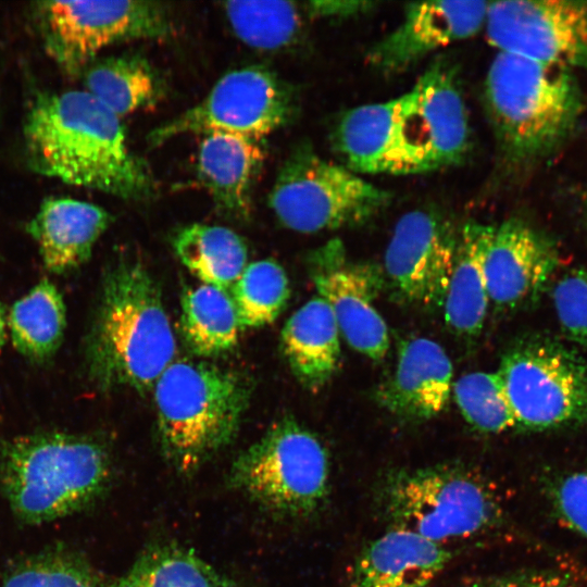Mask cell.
Wrapping results in <instances>:
<instances>
[{
    "label": "cell",
    "instance_id": "obj_16",
    "mask_svg": "<svg viewBox=\"0 0 587 587\" xmlns=\"http://www.w3.org/2000/svg\"><path fill=\"white\" fill-rule=\"evenodd\" d=\"M560 263L554 242L520 218L495 225L484 263L489 301L512 311L534 303Z\"/></svg>",
    "mask_w": 587,
    "mask_h": 587
},
{
    "label": "cell",
    "instance_id": "obj_19",
    "mask_svg": "<svg viewBox=\"0 0 587 587\" xmlns=\"http://www.w3.org/2000/svg\"><path fill=\"white\" fill-rule=\"evenodd\" d=\"M450 558L442 544L395 527L361 551L350 587H430Z\"/></svg>",
    "mask_w": 587,
    "mask_h": 587
},
{
    "label": "cell",
    "instance_id": "obj_31",
    "mask_svg": "<svg viewBox=\"0 0 587 587\" xmlns=\"http://www.w3.org/2000/svg\"><path fill=\"white\" fill-rule=\"evenodd\" d=\"M454 401L475 429L499 434L516 427V421L497 372H471L453 382Z\"/></svg>",
    "mask_w": 587,
    "mask_h": 587
},
{
    "label": "cell",
    "instance_id": "obj_32",
    "mask_svg": "<svg viewBox=\"0 0 587 587\" xmlns=\"http://www.w3.org/2000/svg\"><path fill=\"white\" fill-rule=\"evenodd\" d=\"M2 587H103L96 569L68 550H49L17 565Z\"/></svg>",
    "mask_w": 587,
    "mask_h": 587
},
{
    "label": "cell",
    "instance_id": "obj_14",
    "mask_svg": "<svg viewBox=\"0 0 587 587\" xmlns=\"http://www.w3.org/2000/svg\"><path fill=\"white\" fill-rule=\"evenodd\" d=\"M308 272L330 308L340 335L359 353L383 360L389 334L375 301L385 286L380 265L351 259L339 239H330L308 257Z\"/></svg>",
    "mask_w": 587,
    "mask_h": 587
},
{
    "label": "cell",
    "instance_id": "obj_27",
    "mask_svg": "<svg viewBox=\"0 0 587 587\" xmlns=\"http://www.w3.org/2000/svg\"><path fill=\"white\" fill-rule=\"evenodd\" d=\"M86 91L118 117L154 105L161 84L149 63L138 55L110 57L84 70Z\"/></svg>",
    "mask_w": 587,
    "mask_h": 587
},
{
    "label": "cell",
    "instance_id": "obj_11",
    "mask_svg": "<svg viewBox=\"0 0 587 587\" xmlns=\"http://www.w3.org/2000/svg\"><path fill=\"white\" fill-rule=\"evenodd\" d=\"M297 110L291 87L267 67L249 65L224 74L205 98L157 126L147 140L157 147L180 135L222 133L261 141L291 122Z\"/></svg>",
    "mask_w": 587,
    "mask_h": 587
},
{
    "label": "cell",
    "instance_id": "obj_1",
    "mask_svg": "<svg viewBox=\"0 0 587 587\" xmlns=\"http://www.w3.org/2000/svg\"><path fill=\"white\" fill-rule=\"evenodd\" d=\"M24 133L30 165L42 175L125 200H148L157 191L120 117L86 90L37 97Z\"/></svg>",
    "mask_w": 587,
    "mask_h": 587
},
{
    "label": "cell",
    "instance_id": "obj_15",
    "mask_svg": "<svg viewBox=\"0 0 587 587\" xmlns=\"http://www.w3.org/2000/svg\"><path fill=\"white\" fill-rule=\"evenodd\" d=\"M458 237L452 224L436 212L413 210L403 214L385 251V285L404 303L442 307Z\"/></svg>",
    "mask_w": 587,
    "mask_h": 587
},
{
    "label": "cell",
    "instance_id": "obj_3",
    "mask_svg": "<svg viewBox=\"0 0 587 587\" xmlns=\"http://www.w3.org/2000/svg\"><path fill=\"white\" fill-rule=\"evenodd\" d=\"M332 139L358 174L427 173L453 164L457 112L440 86L420 76L397 98L346 111Z\"/></svg>",
    "mask_w": 587,
    "mask_h": 587
},
{
    "label": "cell",
    "instance_id": "obj_34",
    "mask_svg": "<svg viewBox=\"0 0 587 587\" xmlns=\"http://www.w3.org/2000/svg\"><path fill=\"white\" fill-rule=\"evenodd\" d=\"M548 496L561 521L587 539V470L553 479L549 484Z\"/></svg>",
    "mask_w": 587,
    "mask_h": 587
},
{
    "label": "cell",
    "instance_id": "obj_38",
    "mask_svg": "<svg viewBox=\"0 0 587 587\" xmlns=\"http://www.w3.org/2000/svg\"><path fill=\"white\" fill-rule=\"evenodd\" d=\"M584 216L587 224V197L585 198V201H584Z\"/></svg>",
    "mask_w": 587,
    "mask_h": 587
},
{
    "label": "cell",
    "instance_id": "obj_9",
    "mask_svg": "<svg viewBox=\"0 0 587 587\" xmlns=\"http://www.w3.org/2000/svg\"><path fill=\"white\" fill-rule=\"evenodd\" d=\"M383 504L395 527L439 544L485 530L502 512L487 482L452 465L391 474L383 487Z\"/></svg>",
    "mask_w": 587,
    "mask_h": 587
},
{
    "label": "cell",
    "instance_id": "obj_18",
    "mask_svg": "<svg viewBox=\"0 0 587 587\" xmlns=\"http://www.w3.org/2000/svg\"><path fill=\"white\" fill-rule=\"evenodd\" d=\"M453 366L445 349L426 337L398 346L392 373L375 392L377 403L390 414L410 422L440 414L452 395Z\"/></svg>",
    "mask_w": 587,
    "mask_h": 587
},
{
    "label": "cell",
    "instance_id": "obj_22",
    "mask_svg": "<svg viewBox=\"0 0 587 587\" xmlns=\"http://www.w3.org/2000/svg\"><path fill=\"white\" fill-rule=\"evenodd\" d=\"M340 336L330 308L320 297L307 301L287 320L280 350L302 387L317 391L334 377L341 358Z\"/></svg>",
    "mask_w": 587,
    "mask_h": 587
},
{
    "label": "cell",
    "instance_id": "obj_28",
    "mask_svg": "<svg viewBox=\"0 0 587 587\" xmlns=\"http://www.w3.org/2000/svg\"><path fill=\"white\" fill-rule=\"evenodd\" d=\"M111 587H238L192 550L162 544L149 548Z\"/></svg>",
    "mask_w": 587,
    "mask_h": 587
},
{
    "label": "cell",
    "instance_id": "obj_5",
    "mask_svg": "<svg viewBox=\"0 0 587 587\" xmlns=\"http://www.w3.org/2000/svg\"><path fill=\"white\" fill-rule=\"evenodd\" d=\"M484 104L502 158L539 161L571 137L583 112L573 72L498 52L484 84Z\"/></svg>",
    "mask_w": 587,
    "mask_h": 587
},
{
    "label": "cell",
    "instance_id": "obj_20",
    "mask_svg": "<svg viewBox=\"0 0 587 587\" xmlns=\"http://www.w3.org/2000/svg\"><path fill=\"white\" fill-rule=\"evenodd\" d=\"M112 215L93 203L72 198L46 199L26 226L36 241L45 267L70 273L85 264Z\"/></svg>",
    "mask_w": 587,
    "mask_h": 587
},
{
    "label": "cell",
    "instance_id": "obj_23",
    "mask_svg": "<svg viewBox=\"0 0 587 587\" xmlns=\"http://www.w3.org/2000/svg\"><path fill=\"white\" fill-rule=\"evenodd\" d=\"M494 227L469 221L459 232L454 265L442 308L446 324L461 337L478 336L485 323L490 301L484 263Z\"/></svg>",
    "mask_w": 587,
    "mask_h": 587
},
{
    "label": "cell",
    "instance_id": "obj_8",
    "mask_svg": "<svg viewBox=\"0 0 587 587\" xmlns=\"http://www.w3.org/2000/svg\"><path fill=\"white\" fill-rule=\"evenodd\" d=\"M390 200L387 190L307 145L297 146L286 158L268 197L278 221L304 234L364 224Z\"/></svg>",
    "mask_w": 587,
    "mask_h": 587
},
{
    "label": "cell",
    "instance_id": "obj_30",
    "mask_svg": "<svg viewBox=\"0 0 587 587\" xmlns=\"http://www.w3.org/2000/svg\"><path fill=\"white\" fill-rule=\"evenodd\" d=\"M241 328L274 322L290 297L289 280L277 262L266 259L248 264L230 290Z\"/></svg>",
    "mask_w": 587,
    "mask_h": 587
},
{
    "label": "cell",
    "instance_id": "obj_4",
    "mask_svg": "<svg viewBox=\"0 0 587 587\" xmlns=\"http://www.w3.org/2000/svg\"><path fill=\"white\" fill-rule=\"evenodd\" d=\"M112 461L93 436L40 432L0 448V486L14 514L41 524L93 504L109 486Z\"/></svg>",
    "mask_w": 587,
    "mask_h": 587
},
{
    "label": "cell",
    "instance_id": "obj_25",
    "mask_svg": "<svg viewBox=\"0 0 587 587\" xmlns=\"http://www.w3.org/2000/svg\"><path fill=\"white\" fill-rule=\"evenodd\" d=\"M14 348L25 358L42 362L59 350L66 328L62 294L48 279H41L12 305L7 317Z\"/></svg>",
    "mask_w": 587,
    "mask_h": 587
},
{
    "label": "cell",
    "instance_id": "obj_7",
    "mask_svg": "<svg viewBox=\"0 0 587 587\" xmlns=\"http://www.w3.org/2000/svg\"><path fill=\"white\" fill-rule=\"evenodd\" d=\"M328 476L322 442L294 417L284 416L237 455L228 482L272 512L307 516L326 498Z\"/></svg>",
    "mask_w": 587,
    "mask_h": 587
},
{
    "label": "cell",
    "instance_id": "obj_29",
    "mask_svg": "<svg viewBox=\"0 0 587 587\" xmlns=\"http://www.w3.org/2000/svg\"><path fill=\"white\" fill-rule=\"evenodd\" d=\"M223 11L237 38L262 51L294 45L308 16L303 3L294 1H228L223 3Z\"/></svg>",
    "mask_w": 587,
    "mask_h": 587
},
{
    "label": "cell",
    "instance_id": "obj_6",
    "mask_svg": "<svg viewBox=\"0 0 587 587\" xmlns=\"http://www.w3.org/2000/svg\"><path fill=\"white\" fill-rule=\"evenodd\" d=\"M240 373L174 361L153 386L157 430L166 462L190 475L236 438L251 398Z\"/></svg>",
    "mask_w": 587,
    "mask_h": 587
},
{
    "label": "cell",
    "instance_id": "obj_12",
    "mask_svg": "<svg viewBox=\"0 0 587 587\" xmlns=\"http://www.w3.org/2000/svg\"><path fill=\"white\" fill-rule=\"evenodd\" d=\"M36 11L47 52L71 75L110 45L174 32L168 10L155 1H42Z\"/></svg>",
    "mask_w": 587,
    "mask_h": 587
},
{
    "label": "cell",
    "instance_id": "obj_37",
    "mask_svg": "<svg viewBox=\"0 0 587 587\" xmlns=\"http://www.w3.org/2000/svg\"><path fill=\"white\" fill-rule=\"evenodd\" d=\"M7 315L3 308V304L0 301V351L2 350L5 340H7Z\"/></svg>",
    "mask_w": 587,
    "mask_h": 587
},
{
    "label": "cell",
    "instance_id": "obj_10",
    "mask_svg": "<svg viewBox=\"0 0 587 587\" xmlns=\"http://www.w3.org/2000/svg\"><path fill=\"white\" fill-rule=\"evenodd\" d=\"M497 373L516 427L541 432L587 424V362L563 342L522 339L505 351Z\"/></svg>",
    "mask_w": 587,
    "mask_h": 587
},
{
    "label": "cell",
    "instance_id": "obj_35",
    "mask_svg": "<svg viewBox=\"0 0 587 587\" xmlns=\"http://www.w3.org/2000/svg\"><path fill=\"white\" fill-rule=\"evenodd\" d=\"M471 587H576V584L563 573L532 571L485 579Z\"/></svg>",
    "mask_w": 587,
    "mask_h": 587
},
{
    "label": "cell",
    "instance_id": "obj_2",
    "mask_svg": "<svg viewBox=\"0 0 587 587\" xmlns=\"http://www.w3.org/2000/svg\"><path fill=\"white\" fill-rule=\"evenodd\" d=\"M176 341L161 290L139 259L104 271L87 333L85 365L100 390L146 392L174 362Z\"/></svg>",
    "mask_w": 587,
    "mask_h": 587
},
{
    "label": "cell",
    "instance_id": "obj_36",
    "mask_svg": "<svg viewBox=\"0 0 587 587\" xmlns=\"http://www.w3.org/2000/svg\"><path fill=\"white\" fill-rule=\"evenodd\" d=\"M303 7L308 17L342 20L372 10L374 3L351 0H319L303 3Z\"/></svg>",
    "mask_w": 587,
    "mask_h": 587
},
{
    "label": "cell",
    "instance_id": "obj_26",
    "mask_svg": "<svg viewBox=\"0 0 587 587\" xmlns=\"http://www.w3.org/2000/svg\"><path fill=\"white\" fill-rule=\"evenodd\" d=\"M180 307L182 335L193 354L220 355L237 345L241 327L228 292L205 284L187 288Z\"/></svg>",
    "mask_w": 587,
    "mask_h": 587
},
{
    "label": "cell",
    "instance_id": "obj_13",
    "mask_svg": "<svg viewBox=\"0 0 587 587\" xmlns=\"http://www.w3.org/2000/svg\"><path fill=\"white\" fill-rule=\"evenodd\" d=\"M484 27L498 50L587 72V1L488 2Z\"/></svg>",
    "mask_w": 587,
    "mask_h": 587
},
{
    "label": "cell",
    "instance_id": "obj_24",
    "mask_svg": "<svg viewBox=\"0 0 587 587\" xmlns=\"http://www.w3.org/2000/svg\"><path fill=\"white\" fill-rule=\"evenodd\" d=\"M179 261L203 284L232 290L247 266L248 250L234 230L193 223L179 228L172 240Z\"/></svg>",
    "mask_w": 587,
    "mask_h": 587
},
{
    "label": "cell",
    "instance_id": "obj_33",
    "mask_svg": "<svg viewBox=\"0 0 587 587\" xmlns=\"http://www.w3.org/2000/svg\"><path fill=\"white\" fill-rule=\"evenodd\" d=\"M552 302L563 334L587 350V270L562 274L553 286Z\"/></svg>",
    "mask_w": 587,
    "mask_h": 587
},
{
    "label": "cell",
    "instance_id": "obj_17",
    "mask_svg": "<svg viewBox=\"0 0 587 587\" xmlns=\"http://www.w3.org/2000/svg\"><path fill=\"white\" fill-rule=\"evenodd\" d=\"M487 8L486 1L410 3L400 24L369 49L366 60L383 73H399L432 52L474 36L484 27Z\"/></svg>",
    "mask_w": 587,
    "mask_h": 587
},
{
    "label": "cell",
    "instance_id": "obj_21",
    "mask_svg": "<svg viewBox=\"0 0 587 587\" xmlns=\"http://www.w3.org/2000/svg\"><path fill=\"white\" fill-rule=\"evenodd\" d=\"M260 142L222 133L203 135L197 179L226 217L245 221L251 215L252 189L264 161Z\"/></svg>",
    "mask_w": 587,
    "mask_h": 587
}]
</instances>
